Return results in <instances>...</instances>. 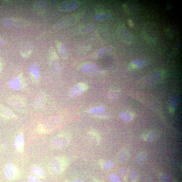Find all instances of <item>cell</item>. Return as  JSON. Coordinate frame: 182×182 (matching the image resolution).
Segmentation results:
<instances>
[{"mask_svg": "<svg viewBox=\"0 0 182 182\" xmlns=\"http://www.w3.org/2000/svg\"><path fill=\"white\" fill-rule=\"evenodd\" d=\"M88 88V86L84 83H79L74 85L70 91V96L72 98H75L81 95Z\"/></svg>", "mask_w": 182, "mask_h": 182, "instance_id": "8992f818", "label": "cell"}, {"mask_svg": "<svg viewBox=\"0 0 182 182\" xmlns=\"http://www.w3.org/2000/svg\"><path fill=\"white\" fill-rule=\"evenodd\" d=\"M120 95V92L117 90H113L110 91L109 94V96L111 99H115L118 98Z\"/></svg>", "mask_w": 182, "mask_h": 182, "instance_id": "ac0fdd59", "label": "cell"}, {"mask_svg": "<svg viewBox=\"0 0 182 182\" xmlns=\"http://www.w3.org/2000/svg\"><path fill=\"white\" fill-rule=\"evenodd\" d=\"M95 182H102L99 180H96Z\"/></svg>", "mask_w": 182, "mask_h": 182, "instance_id": "f1b7e54d", "label": "cell"}, {"mask_svg": "<svg viewBox=\"0 0 182 182\" xmlns=\"http://www.w3.org/2000/svg\"><path fill=\"white\" fill-rule=\"evenodd\" d=\"M88 135L97 145L100 143L101 138L99 133L96 130H91L88 132Z\"/></svg>", "mask_w": 182, "mask_h": 182, "instance_id": "8fae6325", "label": "cell"}, {"mask_svg": "<svg viewBox=\"0 0 182 182\" xmlns=\"http://www.w3.org/2000/svg\"><path fill=\"white\" fill-rule=\"evenodd\" d=\"M69 164V159L64 156L53 158L49 164L48 169L52 174L57 175L63 172Z\"/></svg>", "mask_w": 182, "mask_h": 182, "instance_id": "6da1fadb", "label": "cell"}, {"mask_svg": "<svg viewBox=\"0 0 182 182\" xmlns=\"http://www.w3.org/2000/svg\"><path fill=\"white\" fill-rule=\"evenodd\" d=\"M9 86L14 90H19L23 87V83L18 78H15L12 79L9 83Z\"/></svg>", "mask_w": 182, "mask_h": 182, "instance_id": "30bf717a", "label": "cell"}, {"mask_svg": "<svg viewBox=\"0 0 182 182\" xmlns=\"http://www.w3.org/2000/svg\"><path fill=\"white\" fill-rule=\"evenodd\" d=\"M71 182H84V181L80 179H76L73 180Z\"/></svg>", "mask_w": 182, "mask_h": 182, "instance_id": "83f0119b", "label": "cell"}, {"mask_svg": "<svg viewBox=\"0 0 182 182\" xmlns=\"http://www.w3.org/2000/svg\"><path fill=\"white\" fill-rule=\"evenodd\" d=\"M119 117L124 121L129 122L132 120V116L128 112H122L119 114Z\"/></svg>", "mask_w": 182, "mask_h": 182, "instance_id": "e0dca14e", "label": "cell"}, {"mask_svg": "<svg viewBox=\"0 0 182 182\" xmlns=\"http://www.w3.org/2000/svg\"><path fill=\"white\" fill-rule=\"evenodd\" d=\"M46 99L47 96L45 93L41 92L39 93L34 100L33 103L34 107L37 109L41 108L45 104Z\"/></svg>", "mask_w": 182, "mask_h": 182, "instance_id": "ba28073f", "label": "cell"}, {"mask_svg": "<svg viewBox=\"0 0 182 182\" xmlns=\"http://www.w3.org/2000/svg\"><path fill=\"white\" fill-rule=\"evenodd\" d=\"M158 137L159 134L157 132H151L146 137V140L149 143H151L156 140Z\"/></svg>", "mask_w": 182, "mask_h": 182, "instance_id": "2e32d148", "label": "cell"}, {"mask_svg": "<svg viewBox=\"0 0 182 182\" xmlns=\"http://www.w3.org/2000/svg\"><path fill=\"white\" fill-rule=\"evenodd\" d=\"M161 179L163 182H173L171 178L165 175H162L161 177Z\"/></svg>", "mask_w": 182, "mask_h": 182, "instance_id": "484cf974", "label": "cell"}, {"mask_svg": "<svg viewBox=\"0 0 182 182\" xmlns=\"http://www.w3.org/2000/svg\"><path fill=\"white\" fill-rule=\"evenodd\" d=\"M58 47V49L60 56L63 59L66 58V57H67V54L66 53V51L64 46L61 45L60 46H59Z\"/></svg>", "mask_w": 182, "mask_h": 182, "instance_id": "ffe728a7", "label": "cell"}, {"mask_svg": "<svg viewBox=\"0 0 182 182\" xmlns=\"http://www.w3.org/2000/svg\"><path fill=\"white\" fill-rule=\"evenodd\" d=\"M14 145L18 152L20 153L24 152V138L23 133H20L15 137Z\"/></svg>", "mask_w": 182, "mask_h": 182, "instance_id": "52a82bcc", "label": "cell"}, {"mask_svg": "<svg viewBox=\"0 0 182 182\" xmlns=\"http://www.w3.org/2000/svg\"><path fill=\"white\" fill-rule=\"evenodd\" d=\"M109 178L112 182H121V180L119 177L115 174H112L110 175Z\"/></svg>", "mask_w": 182, "mask_h": 182, "instance_id": "7402d4cb", "label": "cell"}, {"mask_svg": "<svg viewBox=\"0 0 182 182\" xmlns=\"http://www.w3.org/2000/svg\"><path fill=\"white\" fill-rule=\"evenodd\" d=\"M118 173L122 177H125L127 174V170L125 168H121L118 170Z\"/></svg>", "mask_w": 182, "mask_h": 182, "instance_id": "4316f807", "label": "cell"}, {"mask_svg": "<svg viewBox=\"0 0 182 182\" xmlns=\"http://www.w3.org/2000/svg\"><path fill=\"white\" fill-rule=\"evenodd\" d=\"M29 182H41L36 176L33 175H30L29 177Z\"/></svg>", "mask_w": 182, "mask_h": 182, "instance_id": "cb8c5ba5", "label": "cell"}, {"mask_svg": "<svg viewBox=\"0 0 182 182\" xmlns=\"http://www.w3.org/2000/svg\"><path fill=\"white\" fill-rule=\"evenodd\" d=\"M62 120L59 116H55L47 119L43 123L39 124L38 127V131L45 133L56 129L61 123Z\"/></svg>", "mask_w": 182, "mask_h": 182, "instance_id": "7a4b0ae2", "label": "cell"}, {"mask_svg": "<svg viewBox=\"0 0 182 182\" xmlns=\"http://www.w3.org/2000/svg\"><path fill=\"white\" fill-rule=\"evenodd\" d=\"M138 176V172L137 170L134 169H131L129 172V177L130 181H134L136 179Z\"/></svg>", "mask_w": 182, "mask_h": 182, "instance_id": "d6986e66", "label": "cell"}, {"mask_svg": "<svg viewBox=\"0 0 182 182\" xmlns=\"http://www.w3.org/2000/svg\"><path fill=\"white\" fill-rule=\"evenodd\" d=\"M154 75H153V76H150V77H149L148 78V79L147 80V81H147V82L146 83H153V82H154L157 81V80H158L160 77L159 76H158L157 77L156 76L154 77Z\"/></svg>", "mask_w": 182, "mask_h": 182, "instance_id": "d4e9b609", "label": "cell"}, {"mask_svg": "<svg viewBox=\"0 0 182 182\" xmlns=\"http://www.w3.org/2000/svg\"><path fill=\"white\" fill-rule=\"evenodd\" d=\"M72 139V136L70 133H62L55 138L53 140L52 144L56 148H64L69 144Z\"/></svg>", "mask_w": 182, "mask_h": 182, "instance_id": "3957f363", "label": "cell"}, {"mask_svg": "<svg viewBox=\"0 0 182 182\" xmlns=\"http://www.w3.org/2000/svg\"><path fill=\"white\" fill-rule=\"evenodd\" d=\"M146 157V153H140L137 157L138 162L140 164H143L145 161Z\"/></svg>", "mask_w": 182, "mask_h": 182, "instance_id": "44dd1931", "label": "cell"}, {"mask_svg": "<svg viewBox=\"0 0 182 182\" xmlns=\"http://www.w3.org/2000/svg\"><path fill=\"white\" fill-rule=\"evenodd\" d=\"M8 102L17 112H23L26 107L25 100L18 95L12 96L8 99Z\"/></svg>", "mask_w": 182, "mask_h": 182, "instance_id": "277c9868", "label": "cell"}, {"mask_svg": "<svg viewBox=\"0 0 182 182\" xmlns=\"http://www.w3.org/2000/svg\"><path fill=\"white\" fill-rule=\"evenodd\" d=\"M171 104L173 107L176 108L178 104V97L175 96L173 97L171 100Z\"/></svg>", "mask_w": 182, "mask_h": 182, "instance_id": "603a6c76", "label": "cell"}, {"mask_svg": "<svg viewBox=\"0 0 182 182\" xmlns=\"http://www.w3.org/2000/svg\"><path fill=\"white\" fill-rule=\"evenodd\" d=\"M3 171L6 178L9 180H16L20 176L19 169L12 164H7L4 167Z\"/></svg>", "mask_w": 182, "mask_h": 182, "instance_id": "5b68a950", "label": "cell"}, {"mask_svg": "<svg viewBox=\"0 0 182 182\" xmlns=\"http://www.w3.org/2000/svg\"><path fill=\"white\" fill-rule=\"evenodd\" d=\"M32 171L34 174L41 178H43L45 176L43 170L41 168L38 166H34L32 168Z\"/></svg>", "mask_w": 182, "mask_h": 182, "instance_id": "9a60e30c", "label": "cell"}, {"mask_svg": "<svg viewBox=\"0 0 182 182\" xmlns=\"http://www.w3.org/2000/svg\"><path fill=\"white\" fill-rule=\"evenodd\" d=\"M99 165L105 170H109L112 168L114 166V163L111 160H100L99 162Z\"/></svg>", "mask_w": 182, "mask_h": 182, "instance_id": "4fadbf2b", "label": "cell"}, {"mask_svg": "<svg viewBox=\"0 0 182 182\" xmlns=\"http://www.w3.org/2000/svg\"><path fill=\"white\" fill-rule=\"evenodd\" d=\"M29 72L35 80L38 79L39 77V66L37 64H34L30 66Z\"/></svg>", "mask_w": 182, "mask_h": 182, "instance_id": "7c38bea8", "label": "cell"}, {"mask_svg": "<svg viewBox=\"0 0 182 182\" xmlns=\"http://www.w3.org/2000/svg\"><path fill=\"white\" fill-rule=\"evenodd\" d=\"M118 160L121 164H123L126 163L128 159V154L127 151L125 150L121 151L118 155Z\"/></svg>", "mask_w": 182, "mask_h": 182, "instance_id": "5bb4252c", "label": "cell"}, {"mask_svg": "<svg viewBox=\"0 0 182 182\" xmlns=\"http://www.w3.org/2000/svg\"><path fill=\"white\" fill-rule=\"evenodd\" d=\"M0 115L7 118H15L16 115L10 109L6 106L0 104Z\"/></svg>", "mask_w": 182, "mask_h": 182, "instance_id": "9c48e42d", "label": "cell"}]
</instances>
